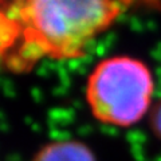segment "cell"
Masks as SVG:
<instances>
[{
    "mask_svg": "<svg viewBox=\"0 0 161 161\" xmlns=\"http://www.w3.org/2000/svg\"><path fill=\"white\" fill-rule=\"evenodd\" d=\"M32 161H95V157L83 142L66 140L43 147Z\"/></svg>",
    "mask_w": 161,
    "mask_h": 161,
    "instance_id": "cell-3",
    "label": "cell"
},
{
    "mask_svg": "<svg viewBox=\"0 0 161 161\" xmlns=\"http://www.w3.org/2000/svg\"><path fill=\"white\" fill-rule=\"evenodd\" d=\"M133 0H15L0 26V59L12 71L82 58Z\"/></svg>",
    "mask_w": 161,
    "mask_h": 161,
    "instance_id": "cell-1",
    "label": "cell"
},
{
    "mask_svg": "<svg viewBox=\"0 0 161 161\" xmlns=\"http://www.w3.org/2000/svg\"><path fill=\"white\" fill-rule=\"evenodd\" d=\"M0 12H2V9H0Z\"/></svg>",
    "mask_w": 161,
    "mask_h": 161,
    "instance_id": "cell-5",
    "label": "cell"
},
{
    "mask_svg": "<svg viewBox=\"0 0 161 161\" xmlns=\"http://www.w3.org/2000/svg\"><path fill=\"white\" fill-rule=\"evenodd\" d=\"M153 129L154 132L158 134V137L161 138V103L157 106L153 115Z\"/></svg>",
    "mask_w": 161,
    "mask_h": 161,
    "instance_id": "cell-4",
    "label": "cell"
},
{
    "mask_svg": "<svg viewBox=\"0 0 161 161\" xmlns=\"http://www.w3.org/2000/svg\"><path fill=\"white\" fill-rule=\"evenodd\" d=\"M153 92V75L147 64L132 57L115 55L95 64L85 95L97 121L128 128L148 113Z\"/></svg>",
    "mask_w": 161,
    "mask_h": 161,
    "instance_id": "cell-2",
    "label": "cell"
}]
</instances>
